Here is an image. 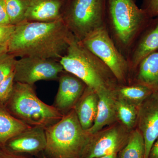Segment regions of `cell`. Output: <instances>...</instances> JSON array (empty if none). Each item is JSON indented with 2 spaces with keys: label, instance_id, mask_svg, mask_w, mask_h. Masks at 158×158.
Here are the masks:
<instances>
[{
  "label": "cell",
  "instance_id": "cell-1",
  "mask_svg": "<svg viewBox=\"0 0 158 158\" xmlns=\"http://www.w3.org/2000/svg\"><path fill=\"white\" fill-rule=\"evenodd\" d=\"M73 37L62 19L51 22L24 20L16 25L8 44V53L15 57L59 61Z\"/></svg>",
  "mask_w": 158,
  "mask_h": 158
},
{
  "label": "cell",
  "instance_id": "cell-2",
  "mask_svg": "<svg viewBox=\"0 0 158 158\" xmlns=\"http://www.w3.org/2000/svg\"><path fill=\"white\" fill-rule=\"evenodd\" d=\"M151 19L134 0H106L105 27L126 59L133 44Z\"/></svg>",
  "mask_w": 158,
  "mask_h": 158
},
{
  "label": "cell",
  "instance_id": "cell-3",
  "mask_svg": "<svg viewBox=\"0 0 158 158\" xmlns=\"http://www.w3.org/2000/svg\"><path fill=\"white\" fill-rule=\"evenodd\" d=\"M59 62L65 71L78 77L97 93L115 91L120 85L110 69L74 36Z\"/></svg>",
  "mask_w": 158,
  "mask_h": 158
},
{
  "label": "cell",
  "instance_id": "cell-4",
  "mask_svg": "<svg viewBox=\"0 0 158 158\" xmlns=\"http://www.w3.org/2000/svg\"><path fill=\"white\" fill-rule=\"evenodd\" d=\"M48 158H81L91 135L82 128L74 109L45 128Z\"/></svg>",
  "mask_w": 158,
  "mask_h": 158
},
{
  "label": "cell",
  "instance_id": "cell-5",
  "mask_svg": "<svg viewBox=\"0 0 158 158\" xmlns=\"http://www.w3.org/2000/svg\"><path fill=\"white\" fill-rule=\"evenodd\" d=\"M7 102L8 111L31 127L46 128L59 121L64 115L54 106L40 100L34 86L27 84L15 82L13 92Z\"/></svg>",
  "mask_w": 158,
  "mask_h": 158
},
{
  "label": "cell",
  "instance_id": "cell-6",
  "mask_svg": "<svg viewBox=\"0 0 158 158\" xmlns=\"http://www.w3.org/2000/svg\"><path fill=\"white\" fill-rule=\"evenodd\" d=\"M106 0H69L62 19L73 35L81 41L105 26Z\"/></svg>",
  "mask_w": 158,
  "mask_h": 158
},
{
  "label": "cell",
  "instance_id": "cell-7",
  "mask_svg": "<svg viewBox=\"0 0 158 158\" xmlns=\"http://www.w3.org/2000/svg\"><path fill=\"white\" fill-rule=\"evenodd\" d=\"M80 41L110 69L120 85L129 84L131 71L128 62L116 47L105 26Z\"/></svg>",
  "mask_w": 158,
  "mask_h": 158
},
{
  "label": "cell",
  "instance_id": "cell-8",
  "mask_svg": "<svg viewBox=\"0 0 158 158\" xmlns=\"http://www.w3.org/2000/svg\"><path fill=\"white\" fill-rule=\"evenodd\" d=\"M64 71L58 60L23 57L16 60L14 81L34 86L35 83L40 81L58 80Z\"/></svg>",
  "mask_w": 158,
  "mask_h": 158
},
{
  "label": "cell",
  "instance_id": "cell-9",
  "mask_svg": "<svg viewBox=\"0 0 158 158\" xmlns=\"http://www.w3.org/2000/svg\"><path fill=\"white\" fill-rule=\"evenodd\" d=\"M128 129L115 124L91 135L81 158H94L118 153L127 142Z\"/></svg>",
  "mask_w": 158,
  "mask_h": 158
},
{
  "label": "cell",
  "instance_id": "cell-10",
  "mask_svg": "<svg viewBox=\"0 0 158 158\" xmlns=\"http://www.w3.org/2000/svg\"><path fill=\"white\" fill-rule=\"evenodd\" d=\"M137 125L145 144L144 158L158 138V92L154 91L138 106Z\"/></svg>",
  "mask_w": 158,
  "mask_h": 158
},
{
  "label": "cell",
  "instance_id": "cell-11",
  "mask_svg": "<svg viewBox=\"0 0 158 158\" xmlns=\"http://www.w3.org/2000/svg\"><path fill=\"white\" fill-rule=\"evenodd\" d=\"M158 51V16L151 19L130 50L127 59L131 74L143 59Z\"/></svg>",
  "mask_w": 158,
  "mask_h": 158
},
{
  "label": "cell",
  "instance_id": "cell-12",
  "mask_svg": "<svg viewBox=\"0 0 158 158\" xmlns=\"http://www.w3.org/2000/svg\"><path fill=\"white\" fill-rule=\"evenodd\" d=\"M46 145L45 128L34 127L24 130L3 146L15 153L36 156L44 151Z\"/></svg>",
  "mask_w": 158,
  "mask_h": 158
},
{
  "label": "cell",
  "instance_id": "cell-13",
  "mask_svg": "<svg viewBox=\"0 0 158 158\" xmlns=\"http://www.w3.org/2000/svg\"><path fill=\"white\" fill-rule=\"evenodd\" d=\"M59 88L54 106L63 115L74 108L87 86L72 74L64 71L58 79Z\"/></svg>",
  "mask_w": 158,
  "mask_h": 158
},
{
  "label": "cell",
  "instance_id": "cell-14",
  "mask_svg": "<svg viewBox=\"0 0 158 158\" xmlns=\"http://www.w3.org/2000/svg\"><path fill=\"white\" fill-rule=\"evenodd\" d=\"M63 0H28L25 20L51 22L62 19Z\"/></svg>",
  "mask_w": 158,
  "mask_h": 158
},
{
  "label": "cell",
  "instance_id": "cell-15",
  "mask_svg": "<svg viewBox=\"0 0 158 158\" xmlns=\"http://www.w3.org/2000/svg\"><path fill=\"white\" fill-rule=\"evenodd\" d=\"M97 94L98 97L97 114L92 127L87 131L91 135L114 123L117 119L116 90H106Z\"/></svg>",
  "mask_w": 158,
  "mask_h": 158
},
{
  "label": "cell",
  "instance_id": "cell-16",
  "mask_svg": "<svg viewBox=\"0 0 158 158\" xmlns=\"http://www.w3.org/2000/svg\"><path fill=\"white\" fill-rule=\"evenodd\" d=\"M138 83L158 92V51L143 59L131 73L129 84Z\"/></svg>",
  "mask_w": 158,
  "mask_h": 158
},
{
  "label": "cell",
  "instance_id": "cell-17",
  "mask_svg": "<svg viewBox=\"0 0 158 158\" xmlns=\"http://www.w3.org/2000/svg\"><path fill=\"white\" fill-rule=\"evenodd\" d=\"M98 95L91 88L86 87L74 109L82 128L87 131L92 127L97 114Z\"/></svg>",
  "mask_w": 158,
  "mask_h": 158
},
{
  "label": "cell",
  "instance_id": "cell-18",
  "mask_svg": "<svg viewBox=\"0 0 158 158\" xmlns=\"http://www.w3.org/2000/svg\"><path fill=\"white\" fill-rule=\"evenodd\" d=\"M30 127L13 116L6 108L0 106V147Z\"/></svg>",
  "mask_w": 158,
  "mask_h": 158
},
{
  "label": "cell",
  "instance_id": "cell-19",
  "mask_svg": "<svg viewBox=\"0 0 158 158\" xmlns=\"http://www.w3.org/2000/svg\"><path fill=\"white\" fill-rule=\"evenodd\" d=\"M154 92L147 86L138 83L119 85L116 88V95L138 106Z\"/></svg>",
  "mask_w": 158,
  "mask_h": 158
},
{
  "label": "cell",
  "instance_id": "cell-20",
  "mask_svg": "<svg viewBox=\"0 0 158 158\" xmlns=\"http://www.w3.org/2000/svg\"><path fill=\"white\" fill-rule=\"evenodd\" d=\"M144 138L138 129L130 132L126 144L118 153L116 158H144Z\"/></svg>",
  "mask_w": 158,
  "mask_h": 158
},
{
  "label": "cell",
  "instance_id": "cell-21",
  "mask_svg": "<svg viewBox=\"0 0 158 158\" xmlns=\"http://www.w3.org/2000/svg\"><path fill=\"white\" fill-rule=\"evenodd\" d=\"M116 112L117 119L127 129H132L137 125L138 106L117 95Z\"/></svg>",
  "mask_w": 158,
  "mask_h": 158
},
{
  "label": "cell",
  "instance_id": "cell-22",
  "mask_svg": "<svg viewBox=\"0 0 158 158\" xmlns=\"http://www.w3.org/2000/svg\"><path fill=\"white\" fill-rule=\"evenodd\" d=\"M10 23L16 25L25 19L28 0H5Z\"/></svg>",
  "mask_w": 158,
  "mask_h": 158
},
{
  "label": "cell",
  "instance_id": "cell-23",
  "mask_svg": "<svg viewBox=\"0 0 158 158\" xmlns=\"http://www.w3.org/2000/svg\"><path fill=\"white\" fill-rule=\"evenodd\" d=\"M16 57L7 52L0 56V84L14 72Z\"/></svg>",
  "mask_w": 158,
  "mask_h": 158
},
{
  "label": "cell",
  "instance_id": "cell-24",
  "mask_svg": "<svg viewBox=\"0 0 158 158\" xmlns=\"http://www.w3.org/2000/svg\"><path fill=\"white\" fill-rule=\"evenodd\" d=\"M14 72L11 73L0 84V103L8 101L11 97L15 84Z\"/></svg>",
  "mask_w": 158,
  "mask_h": 158
},
{
  "label": "cell",
  "instance_id": "cell-25",
  "mask_svg": "<svg viewBox=\"0 0 158 158\" xmlns=\"http://www.w3.org/2000/svg\"><path fill=\"white\" fill-rule=\"evenodd\" d=\"M16 25L0 24V44L8 46Z\"/></svg>",
  "mask_w": 158,
  "mask_h": 158
},
{
  "label": "cell",
  "instance_id": "cell-26",
  "mask_svg": "<svg viewBox=\"0 0 158 158\" xmlns=\"http://www.w3.org/2000/svg\"><path fill=\"white\" fill-rule=\"evenodd\" d=\"M141 9L150 18L158 16V0H142Z\"/></svg>",
  "mask_w": 158,
  "mask_h": 158
},
{
  "label": "cell",
  "instance_id": "cell-27",
  "mask_svg": "<svg viewBox=\"0 0 158 158\" xmlns=\"http://www.w3.org/2000/svg\"><path fill=\"white\" fill-rule=\"evenodd\" d=\"M0 24H11L7 13L5 0H0Z\"/></svg>",
  "mask_w": 158,
  "mask_h": 158
},
{
  "label": "cell",
  "instance_id": "cell-28",
  "mask_svg": "<svg viewBox=\"0 0 158 158\" xmlns=\"http://www.w3.org/2000/svg\"><path fill=\"white\" fill-rule=\"evenodd\" d=\"M0 158H31L26 155L15 153L2 146L0 147Z\"/></svg>",
  "mask_w": 158,
  "mask_h": 158
},
{
  "label": "cell",
  "instance_id": "cell-29",
  "mask_svg": "<svg viewBox=\"0 0 158 158\" xmlns=\"http://www.w3.org/2000/svg\"><path fill=\"white\" fill-rule=\"evenodd\" d=\"M148 158H158V138L152 147Z\"/></svg>",
  "mask_w": 158,
  "mask_h": 158
},
{
  "label": "cell",
  "instance_id": "cell-30",
  "mask_svg": "<svg viewBox=\"0 0 158 158\" xmlns=\"http://www.w3.org/2000/svg\"><path fill=\"white\" fill-rule=\"evenodd\" d=\"M8 52V46L0 44V56Z\"/></svg>",
  "mask_w": 158,
  "mask_h": 158
},
{
  "label": "cell",
  "instance_id": "cell-31",
  "mask_svg": "<svg viewBox=\"0 0 158 158\" xmlns=\"http://www.w3.org/2000/svg\"><path fill=\"white\" fill-rule=\"evenodd\" d=\"M118 153H113L109 155L103 156L100 157L94 158H116L117 155Z\"/></svg>",
  "mask_w": 158,
  "mask_h": 158
},
{
  "label": "cell",
  "instance_id": "cell-32",
  "mask_svg": "<svg viewBox=\"0 0 158 158\" xmlns=\"http://www.w3.org/2000/svg\"><path fill=\"white\" fill-rule=\"evenodd\" d=\"M35 157V158H48L44 152L40 153L39 155Z\"/></svg>",
  "mask_w": 158,
  "mask_h": 158
}]
</instances>
